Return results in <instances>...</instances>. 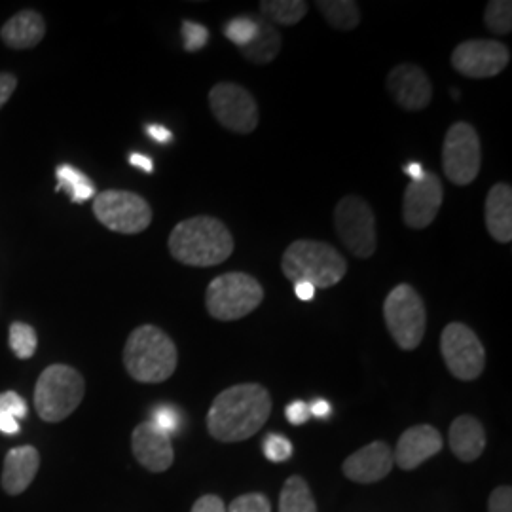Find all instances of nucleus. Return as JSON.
I'll list each match as a JSON object with an SVG mask.
<instances>
[{
	"mask_svg": "<svg viewBox=\"0 0 512 512\" xmlns=\"http://www.w3.org/2000/svg\"><path fill=\"white\" fill-rule=\"evenodd\" d=\"M272 395L260 384H239L217 395L207 412V429L220 442L251 439L272 414Z\"/></svg>",
	"mask_w": 512,
	"mask_h": 512,
	"instance_id": "1",
	"label": "nucleus"
},
{
	"mask_svg": "<svg viewBox=\"0 0 512 512\" xmlns=\"http://www.w3.org/2000/svg\"><path fill=\"white\" fill-rule=\"evenodd\" d=\"M167 245L175 260L194 268L219 266L234 253V238L228 226L205 215L179 222Z\"/></svg>",
	"mask_w": 512,
	"mask_h": 512,
	"instance_id": "2",
	"label": "nucleus"
},
{
	"mask_svg": "<svg viewBox=\"0 0 512 512\" xmlns=\"http://www.w3.org/2000/svg\"><path fill=\"white\" fill-rule=\"evenodd\" d=\"M179 363L175 342L154 325L137 327L124 348V366L141 384H162L173 376Z\"/></svg>",
	"mask_w": 512,
	"mask_h": 512,
	"instance_id": "3",
	"label": "nucleus"
},
{
	"mask_svg": "<svg viewBox=\"0 0 512 512\" xmlns=\"http://www.w3.org/2000/svg\"><path fill=\"white\" fill-rule=\"evenodd\" d=\"M281 270L293 283L304 281L315 289H329L348 274V260L325 241L298 239L283 253Z\"/></svg>",
	"mask_w": 512,
	"mask_h": 512,
	"instance_id": "4",
	"label": "nucleus"
},
{
	"mask_svg": "<svg viewBox=\"0 0 512 512\" xmlns=\"http://www.w3.org/2000/svg\"><path fill=\"white\" fill-rule=\"evenodd\" d=\"M86 393L82 374L69 365L48 366L35 387V408L48 423L67 420L80 406Z\"/></svg>",
	"mask_w": 512,
	"mask_h": 512,
	"instance_id": "5",
	"label": "nucleus"
},
{
	"mask_svg": "<svg viewBox=\"0 0 512 512\" xmlns=\"http://www.w3.org/2000/svg\"><path fill=\"white\" fill-rule=\"evenodd\" d=\"M264 289L253 275L243 272L215 277L205 293V306L217 321H238L262 304Z\"/></svg>",
	"mask_w": 512,
	"mask_h": 512,
	"instance_id": "6",
	"label": "nucleus"
},
{
	"mask_svg": "<svg viewBox=\"0 0 512 512\" xmlns=\"http://www.w3.org/2000/svg\"><path fill=\"white\" fill-rule=\"evenodd\" d=\"M384 319L399 348L412 351L420 346L427 329V311L423 298L412 285L401 283L387 294Z\"/></svg>",
	"mask_w": 512,
	"mask_h": 512,
	"instance_id": "7",
	"label": "nucleus"
},
{
	"mask_svg": "<svg viewBox=\"0 0 512 512\" xmlns=\"http://www.w3.org/2000/svg\"><path fill=\"white\" fill-rule=\"evenodd\" d=\"M93 213L112 232L133 236L147 230L152 207L145 198L128 190H105L93 198Z\"/></svg>",
	"mask_w": 512,
	"mask_h": 512,
	"instance_id": "8",
	"label": "nucleus"
},
{
	"mask_svg": "<svg viewBox=\"0 0 512 512\" xmlns=\"http://www.w3.org/2000/svg\"><path fill=\"white\" fill-rule=\"evenodd\" d=\"M334 224L342 243L353 255L370 258L376 253V217L372 207L359 196L342 198L334 209Z\"/></svg>",
	"mask_w": 512,
	"mask_h": 512,
	"instance_id": "9",
	"label": "nucleus"
},
{
	"mask_svg": "<svg viewBox=\"0 0 512 512\" xmlns=\"http://www.w3.org/2000/svg\"><path fill=\"white\" fill-rule=\"evenodd\" d=\"M440 353L452 376L461 382H473L484 372L486 349L475 330L463 323H450L444 327L440 336Z\"/></svg>",
	"mask_w": 512,
	"mask_h": 512,
	"instance_id": "10",
	"label": "nucleus"
},
{
	"mask_svg": "<svg viewBox=\"0 0 512 512\" xmlns=\"http://www.w3.org/2000/svg\"><path fill=\"white\" fill-rule=\"evenodd\" d=\"M480 139L476 129L467 122L450 126L442 145V169L450 183L467 186L480 171Z\"/></svg>",
	"mask_w": 512,
	"mask_h": 512,
	"instance_id": "11",
	"label": "nucleus"
},
{
	"mask_svg": "<svg viewBox=\"0 0 512 512\" xmlns=\"http://www.w3.org/2000/svg\"><path fill=\"white\" fill-rule=\"evenodd\" d=\"M209 107L222 128L249 135L260 120L253 93L232 82H219L209 92Z\"/></svg>",
	"mask_w": 512,
	"mask_h": 512,
	"instance_id": "12",
	"label": "nucleus"
},
{
	"mask_svg": "<svg viewBox=\"0 0 512 512\" xmlns=\"http://www.w3.org/2000/svg\"><path fill=\"white\" fill-rule=\"evenodd\" d=\"M511 52L497 40H465L452 54V67L467 78H494L507 69Z\"/></svg>",
	"mask_w": 512,
	"mask_h": 512,
	"instance_id": "13",
	"label": "nucleus"
},
{
	"mask_svg": "<svg viewBox=\"0 0 512 512\" xmlns=\"http://www.w3.org/2000/svg\"><path fill=\"white\" fill-rule=\"evenodd\" d=\"M444 200V188L439 175L425 171L420 181L406 186L403 198L404 224L412 230H423L433 224Z\"/></svg>",
	"mask_w": 512,
	"mask_h": 512,
	"instance_id": "14",
	"label": "nucleus"
},
{
	"mask_svg": "<svg viewBox=\"0 0 512 512\" xmlns=\"http://www.w3.org/2000/svg\"><path fill=\"white\" fill-rule=\"evenodd\" d=\"M387 92L393 101L408 112H418L429 107L433 99V86L427 74L416 65H397L387 74Z\"/></svg>",
	"mask_w": 512,
	"mask_h": 512,
	"instance_id": "15",
	"label": "nucleus"
},
{
	"mask_svg": "<svg viewBox=\"0 0 512 512\" xmlns=\"http://www.w3.org/2000/svg\"><path fill=\"white\" fill-rule=\"evenodd\" d=\"M131 450L135 459L150 473H164L175 459L171 437L152 421H143L133 429Z\"/></svg>",
	"mask_w": 512,
	"mask_h": 512,
	"instance_id": "16",
	"label": "nucleus"
},
{
	"mask_svg": "<svg viewBox=\"0 0 512 512\" xmlns=\"http://www.w3.org/2000/svg\"><path fill=\"white\" fill-rule=\"evenodd\" d=\"M442 450V435L433 425H414L406 429L393 452L395 465L403 471H414Z\"/></svg>",
	"mask_w": 512,
	"mask_h": 512,
	"instance_id": "17",
	"label": "nucleus"
},
{
	"mask_svg": "<svg viewBox=\"0 0 512 512\" xmlns=\"http://www.w3.org/2000/svg\"><path fill=\"white\" fill-rule=\"evenodd\" d=\"M393 467H395L393 450L385 442L376 440L368 446H363L355 454H351L344 461L342 469L349 480L359 484H372V482L384 480Z\"/></svg>",
	"mask_w": 512,
	"mask_h": 512,
	"instance_id": "18",
	"label": "nucleus"
},
{
	"mask_svg": "<svg viewBox=\"0 0 512 512\" xmlns=\"http://www.w3.org/2000/svg\"><path fill=\"white\" fill-rule=\"evenodd\" d=\"M40 467V454L35 446L12 448L4 458L2 490L8 495L23 494L35 480Z\"/></svg>",
	"mask_w": 512,
	"mask_h": 512,
	"instance_id": "19",
	"label": "nucleus"
},
{
	"mask_svg": "<svg viewBox=\"0 0 512 512\" xmlns=\"http://www.w3.org/2000/svg\"><path fill=\"white\" fill-rule=\"evenodd\" d=\"M484 220L488 234L499 243L512 241V188L509 184L497 183L486 196Z\"/></svg>",
	"mask_w": 512,
	"mask_h": 512,
	"instance_id": "20",
	"label": "nucleus"
},
{
	"mask_svg": "<svg viewBox=\"0 0 512 512\" xmlns=\"http://www.w3.org/2000/svg\"><path fill=\"white\" fill-rule=\"evenodd\" d=\"M450 448L463 463H473L486 450L484 425L473 416H459L450 425Z\"/></svg>",
	"mask_w": 512,
	"mask_h": 512,
	"instance_id": "21",
	"label": "nucleus"
},
{
	"mask_svg": "<svg viewBox=\"0 0 512 512\" xmlns=\"http://www.w3.org/2000/svg\"><path fill=\"white\" fill-rule=\"evenodd\" d=\"M46 35L44 18L35 10H23L14 18L8 19L0 31V38L6 46L14 50H27L37 46Z\"/></svg>",
	"mask_w": 512,
	"mask_h": 512,
	"instance_id": "22",
	"label": "nucleus"
},
{
	"mask_svg": "<svg viewBox=\"0 0 512 512\" xmlns=\"http://www.w3.org/2000/svg\"><path fill=\"white\" fill-rule=\"evenodd\" d=\"M281 50V35L277 33L274 25L270 21L258 19V33L256 37L239 52L243 57L255 65H268L272 63Z\"/></svg>",
	"mask_w": 512,
	"mask_h": 512,
	"instance_id": "23",
	"label": "nucleus"
},
{
	"mask_svg": "<svg viewBox=\"0 0 512 512\" xmlns=\"http://www.w3.org/2000/svg\"><path fill=\"white\" fill-rule=\"evenodd\" d=\"M55 177H57V190L65 192L71 198V202H90L97 196L95 184L90 181V177L84 175L80 169H76L73 165H57Z\"/></svg>",
	"mask_w": 512,
	"mask_h": 512,
	"instance_id": "24",
	"label": "nucleus"
},
{
	"mask_svg": "<svg viewBox=\"0 0 512 512\" xmlns=\"http://www.w3.org/2000/svg\"><path fill=\"white\" fill-rule=\"evenodd\" d=\"M319 12L329 21L330 27L338 31L357 29L361 23L359 4L353 0H319Z\"/></svg>",
	"mask_w": 512,
	"mask_h": 512,
	"instance_id": "25",
	"label": "nucleus"
},
{
	"mask_svg": "<svg viewBox=\"0 0 512 512\" xmlns=\"http://www.w3.org/2000/svg\"><path fill=\"white\" fill-rule=\"evenodd\" d=\"M279 512H317L310 486L302 476L287 478L279 497Z\"/></svg>",
	"mask_w": 512,
	"mask_h": 512,
	"instance_id": "26",
	"label": "nucleus"
},
{
	"mask_svg": "<svg viewBox=\"0 0 512 512\" xmlns=\"http://www.w3.org/2000/svg\"><path fill=\"white\" fill-rule=\"evenodd\" d=\"M260 10L270 23L291 27L308 14V4L304 0H264L260 2Z\"/></svg>",
	"mask_w": 512,
	"mask_h": 512,
	"instance_id": "27",
	"label": "nucleus"
},
{
	"mask_svg": "<svg viewBox=\"0 0 512 512\" xmlns=\"http://www.w3.org/2000/svg\"><path fill=\"white\" fill-rule=\"evenodd\" d=\"M37 344V332L31 325L21 323V321L12 323V327H10V348L16 353V357L31 359L37 351Z\"/></svg>",
	"mask_w": 512,
	"mask_h": 512,
	"instance_id": "28",
	"label": "nucleus"
},
{
	"mask_svg": "<svg viewBox=\"0 0 512 512\" xmlns=\"http://www.w3.org/2000/svg\"><path fill=\"white\" fill-rule=\"evenodd\" d=\"M484 21H486L488 29L497 35H509L512 31L511 0H492L486 6Z\"/></svg>",
	"mask_w": 512,
	"mask_h": 512,
	"instance_id": "29",
	"label": "nucleus"
},
{
	"mask_svg": "<svg viewBox=\"0 0 512 512\" xmlns=\"http://www.w3.org/2000/svg\"><path fill=\"white\" fill-rule=\"evenodd\" d=\"M256 33H258V19L247 18V16L234 18L232 21H228L224 27V35L238 48L247 46L256 37Z\"/></svg>",
	"mask_w": 512,
	"mask_h": 512,
	"instance_id": "30",
	"label": "nucleus"
},
{
	"mask_svg": "<svg viewBox=\"0 0 512 512\" xmlns=\"http://www.w3.org/2000/svg\"><path fill=\"white\" fill-rule=\"evenodd\" d=\"M262 450H264V456L274 461V463H283L287 459L293 456V442L289 439H285L283 435H268L264 439L262 444Z\"/></svg>",
	"mask_w": 512,
	"mask_h": 512,
	"instance_id": "31",
	"label": "nucleus"
},
{
	"mask_svg": "<svg viewBox=\"0 0 512 512\" xmlns=\"http://www.w3.org/2000/svg\"><path fill=\"white\" fill-rule=\"evenodd\" d=\"M226 512H272V503L262 494L239 495Z\"/></svg>",
	"mask_w": 512,
	"mask_h": 512,
	"instance_id": "32",
	"label": "nucleus"
},
{
	"mask_svg": "<svg viewBox=\"0 0 512 512\" xmlns=\"http://www.w3.org/2000/svg\"><path fill=\"white\" fill-rule=\"evenodd\" d=\"M183 38L186 52H200L209 40V31L203 27L202 23L184 21Z\"/></svg>",
	"mask_w": 512,
	"mask_h": 512,
	"instance_id": "33",
	"label": "nucleus"
},
{
	"mask_svg": "<svg viewBox=\"0 0 512 512\" xmlns=\"http://www.w3.org/2000/svg\"><path fill=\"white\" fill-rule=\"evenodd\" d=\"M152 423H156L169 437L175 435L181 427V414L173 406H158L152 414Z\"/></svg>",
	"mask_w": 512,
	"mask_h": 512,
	"instance_id": "34",
	"label": "nucleus"
},
{
	"mask_svg": "<svg viewBox=\"0 0 512 512\" xmlns=\"http://www.w3.org/2000/svg\"><path fill=\"white\" fill-rule=\"evenodd\" d=\"M0 414L12 416L16 420H23V418H27V403L16 391L0 393Z\"/></svg>",
	"mask_w": 512,
	"mask_h": 512,
	"instance_id": "35",
	"label": "nucleus"
},
{
	"mask_svg": "<svg viewBox=\"0 0 512 512\" xmlns=\"http://www.w3.org/2000/svg\"><path fill=\"white\" fill-rule=\"evenodd\" d=\"M488 512H512L511 486L495 488L488 501Z\"/></svg>",
	"mask_w": 512,
	"mask_h": 512,
	"instance_id": "36",
	"label": "nucleus"
},
{
	"mask_svg": "<svg viewBox=\"0 0 512 512\" xmlns=\"http://www.w3.org/2000/svg\"><path fill=\"white\" fill-rule=\"evenodd\" d=\"M285 416H287L289 423H293V425H304L306 421L310 420V406L302 403V401H294V403L287 406Z\"/></svg>",
	"mask_w": 512,
	"mask_h": 512,
	"instance_id": "37",
	"label": "nucleus"
},
{
	"mask_svg": "<svg viewBox=\"0 0 512 512\" xmlns=\"http://www.w3.org/2000/svg\"><path fill=\"white\" fill-rule=\"evenodd\" d=\"M190 512H226V505L217 495H202Z\"/></svg>",
	"mask_w": 512,
	"mask_h": 512,
	"instance_id": "38",
	"label": "nucleus"
},
{
	"mask_svg": "<svg viewBox=\"0 0 512 512\" xmlns=\"http://www.w3.org/2000/svg\"><path fill=\"white\" fill-rule=\"evenodd\" d=\"M18 88V78L14 74H0V109L8 103V99L12 97V93Z\"/></svg>",
	"mask_w": 512,
	"mask_h": 512,
	"instance_id": "39",
	"label": "nucleus"
},
{
	"mask_svg": "<svg viewBox=\"0 0 512 512\" xmlns=\"http://www.w3.org/2000/svg\"><path fill=\"white\" fill-rule=\"evenodd\" d=\"M147 131L148 135H150L156 143H160V145H167V143L173 141V133H171L169 129L164 128V126H148Z\"/></svg>",
	"mask_w": 512,
	"mask_h": 512,
	"instance_id": "40",
	"label": "nucleus"
},
{
	"mask_svg": "<svg viewBox=\"0 0 512 512\" xmlns=\"http://www.w3.org/2000/svg\"><path fill=\"white\" fill-rule=\"evenodd\" d=\"M129 164L135 165V167H139V169H143L145 173H152L154 171V162L145 156V154H131L129 156Z\"/></svg>",
	"mask_w": 512,
	"mask_h": 512,
	"instance_id": "41",
	"label": "nucleus"
},
{
	"mask_svg": "<svg viewBox=\"0 0 512 512\" xmlns=\"http://www.w3.org/2000/svg\"><path fill=\"white\" fill-rule=\"evenodd\" d=\"M294 293L296 296L300 298V300H304V302H310L313 300V296H315V287L310 285V283H294Z\"/></svg>",
	"mask_w": 512,
	"mask_h": 512,
	"instance_id": "42",
	"label": "nucleus"
},
{
	"mask_svg": "<svg viewBox=\"0 0 512 512\" xmlns=\"http://www.w3.org/2000/svg\"><path fill=\"white\" fill-rule=\"evenodd\" d=\"M0 431L6 433V435H16V433H19L18 420L12 418V416L0 414Z\"/></svg>",
	"mask_w": 512,
	"mask_h": 512,
	"instance_id": "43",
	"label": "nucleus"
},
{
	"mask_svg": "<svg viewBox=\"0 0 512 512\" xmlns=\"http://www.w3.org/2000/svg\"><path fill=\"white\" fill-rule=\"evenodd\" d=\"M310 414L311 416H315V418L325 420V418H329L330 416V404L327 403V401H315V403L310 406Z\"/></svg>",
	"mask_w": 512,
	"mask_h": 512,
	"instance_id": "44",
	"label": "nucleus"
},
{
	"mask_svg": "<svg viewBox=\"0 0 512 512\" xmlns=\"http://www.w3.org/2000/svg\"><path fill=\"white\" fill-rule=\"evenodd\" d=\"M423 167L418 162H412V164L404 165V175H408L410 179H412V183L414 181H420L421 177H423Z\"/></svg>",
	"mask_w": 512,
	"mask_h": 512,
	"instance_id": "45",
	"label": "nucleus"
}]
</instances>
